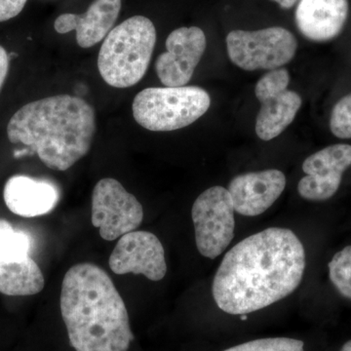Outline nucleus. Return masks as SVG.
Segmentation results:
<instances>
[{
  "mask_svg": "<svg viewBox=\"0 0 351 351\" xmlns=\"http://www.w3.org/2000/svg\"><path fill=\"white\" fill-rule=\"evenodd\" d=\"M348 8V0H300L295 9V24L304 38L325 43L343 31Z\"/></svg>",
  "mask_w": 351,
  "mask_h": 351,
  "instance_id": "dca6fc26",
  "label": "nucleus"
},
{
  "mask_svg": "<svg viewBox=\"0 0 351 351\" xmlns=\"http://www.w3.org/2000/svg\"><path fill=\"white\" fill-rule=\"evenodd\" d=\"M32 239L27 233L0 219V293L11 297L38 294L45 280L31 256Z\"/></svg>",
  "mask_w": 351,
  "mask_h": 351,
  "instance_id": "0eeeda50",
  "label": "nucleus"
},
{
  "mask_svg": "<svg viewBox=\"0 0 351 351\" xmlns=\"http://www.w3.org/2000/svg\"><path fill=\"white\" fill-rule=\"evenodd\" d=\"M156 43V27L144 16H133L113 27L99 53L101 78L115 88L137 84L147 73Z\"/></svg>",
  "mask_w": 351,
  "mask_h": 351,
  "instance_id": "20e7f679",
  "label": "nucleus"
},
{
  "mask_svg": "<svg viewBox=\"0 0 351 351\" xmlns=\"http://www.w3.org/2000/svg\"><path fill=\"white\" fill-rule=\"evenodd\" d=\"M108 265L119 276L142 274L152 281L161 280L167 272L162 243L154 233L144 230H135L120 237Z\"/></svg>",
  "mask_w": 351,
  "mask_h": 351,
  "instance_id": "f8f14e48",
  "label": "nucleus"
},
{
  "mask_svg": "<svg viewBox=\"0 0 351 351\" xmlns=\"http://www.w3.org/2000/svg\"><path fill=\"white\" fill-rule=\"evenodd\" d=\"M121 0H94L82 15L62 14L55 20L54 29L58 34L76 32V43L82 48H90L100 43L119 18Z\"/></svg>",
  "mask_w": 351,
  "mask_h": 351,
  "instance_id": "2eb2a0df",
  "label": "nucleus"
},
{
  "mask_svg": "<svg viewBox=\"0 0 351 351\" xmlns=\"http://www.w3.org/2000/svg\"><path fill=\"white\" fill-rule=\"evenodd\" d=\"M232 198L228 189L213 186L201 193L191 210L196 247L205 258H216L234 237Z\"/></svg>",
  "mask_w": 351,
  "mask_h": 351,
  "instance_id": "6e6552de",
  "label": "nucleus"
},
{
  "mask_svg": "<svg viewBox=\"0 0 351 351\" xmlns=\"http://www.w3.org/2000/svg\"><path fill=\"white\" fill-rule=\"evenodd\" d=\"M330 129L336 137L351 138V93L341 98L332 108Z\"/></svg>",
  "mask_w": 351,
  "mask_h": 351,
  "instance_id": "aec40b11",
  "label": "nucleus"
},
{
  "mask_svg": "<svg viewBox=\"0 0 351 351\" xmlns=\"http://www.w3.org/2000/svg\"><path fill=\"white\" fill-rule=\"evenodd\" d=\"M90 104L71 95H57L27 104L7 125L12 144L27 145L52 170L66 171L86 156L96 133Z\"/></svg>",
  "mask_w": 351,
  "mask_h": 351,
  "instance_id": "7ed1b4c3",
  "label": "nucleus"
},
{
  "mask_svg": "<svg viewBox=\"0 0 351 351\" xmlns=\"http://www.w3.org/2000/svg\"><path fill=\"white\" fill-rule=\"evenodd\" d=\"M223 351H304V343L295 339L267 338L241 343Z\"/></svg>",
  "mask_w": 351,
  "mask_h": 351,
  "instance_id": "6ab92c4d",
  "label": "nucleus"
},
{
  "mask_svg": "<svg viewBox=\"0 0 351 351\" xmlns=\"http://www.w3.org/2000/svg\"><path fill=\"white\" fill-rule=\"evenodd\" d=\"M350 166V145H332L311 154L302 164L306 176L298 184L300 195L311 201L329 199L336 195Z\"/></svg>",
  "mask_w": 351,
  "mask_h": 351,
  "instance_id": "ddd939ff",
  "label": "nucleus"
},
{
  "mask_svg": "<svg viewBox=\"0 0 351 351\" xmlns=\"http://www.w3.org/2000/svg\"><path fill=\"white\" fill-rule=\"evenodd\" d=\"M341 351H351V341H346L343 348H341Z\"/></svg>",
  "mask_w": 351,
  "mask_h": 351,
  "instance_id": "b1692460",
  "label": "nucleus"
},
{
  "mask_svg": "<svg viewBox=\"0 0 351 351\" xmlns=\"http://www.w3.org/2000/svg\"><path fill=\"white\" fill-rule=\"evenodd\" d=\"M27 0H0V23L13 19L22 12Z\"/></svg>",
  "mask_w": 351,
  "mask_h": 351,
  "instance_id": "412c9836",
  "label": "nucleus"
},
{
  "mask_svg": "<svg viewBox=\"0 0 351 351\" xmlns=\"http://www.w3.org/2000/svg\"><path fill=\"white\" fill-rule=\"evenodd\" d=\"M9 71V56L6 50L0 45V90L5 82Z\"/></svg>",
  "mask_w": 351,
  "mask_h": 351,
  "instance_id": "4be33fe9",
  "label": "nucleus"
},
{
  "mask_svg": "<svg viewBox=\"0 0 351 351\" xmlns=\"http://www.w3.org/2000/svg\"><path fill=\"white\" fill-rule=\"evenodd\" d=\"M210 106L209 94L200 87H152L137 94L132 112L137 123L147 130L170 132L191 125Z\"/></svg>",
  "mask_w": 351,
  "mask_h": 351,
  "instance_id": "39448f33",
  "label": "nucleus"
},
{
  "mask_svg": "<svg viewBox=\"0 0 351 351\" xmlns=\"http://www.w3.org/2000/svg\"><path fill=\"white\" fill-rule=\"evenodd\" d=\"M330 280L337 291L351 300V246L346 247L332 257L328 265Z\"/></svg>",
  "mask_w": 351,
  "mask_h": 351,
  "instance_id": "a211bd4d",
  "label": "nucleus"
},
{
  "mask_svg": "<svg viewBox=\"0 0 351 351\" xmlns=\"http://www.w3.org/2000/svg\"><path fill=\"white\" fill-rule=\"evenodd\" d=\"M204 32L197 27H180L166 39V52L156 62L157 76L166 87L188 84L206 49Z\"/></svg>",
  "mask_w": 351,
  "mask_h": 351,
  "instance_id": "9b49d317",
  "label": "nucleus"
},
{
  "mask_svg": "<svg viewBox=\"0 0 351 351\" xmlns=\"http://www.w3.org/2000/svg\"><path fill=\"white\" fill-rule=\"evenodd\" d=\"M228 57L244 71L280 69L290 63L298 49L294 34L281 27L258 31L230 32L226 36Z\"/></svg>",
  "mask_w": 351,
  "mask_h": 351,
  "instance_id": "423d86ee",
  "label": "nucleus"
},
{
  "mask_svg": "<svg viewBox=\"0 0 351 351\" xmlns=\"http://www.w3.org/2000/svg\"><path fill=\"white\" fill-rule=\"evenodd\" d=\"M144 219L142 204L117 180L105 178L92 193V225L101 239L113 241L135 232Z\"/></svg>",
  "mask_w": 351,
  "mask_h": 351,
  "instance_id": "1a4fd4ad",
  "label": "nucleus"
},
{
  "mask_svg": "<svg viewBox=\"0 0 351 351\" xmlns=\"http://www.w3.org/2000/svg\"><path fill=\"white\" fill-rule=\"evenodd\" d=\"M271 1L276 2L281 8L291 9L294 7L300 0H271Z\"/></svg>",
  "mask_w": 351,
  "mask_h": 351,
  "instance_id": "5701e85b",
  "label": "nucleus"
},
{
  "mask_svg": "<svg viewBox=\"0 0 351 351\" xmlns=\"http://www.w3.org/2000/svg\"><path fill=\"white\" fill-rule=\"evenodd\" d=\"M60 306L75 351H128L134 335L125 302L98 265L77 263L66 271Z\"/></svg>",
  "mask_w": 351,
  "mask_h": 351,
  "instance_id": "f03ea898",
  "label": "nucleus"
},
{
  "mask_svg": "<svg viewBox=\"0 0 351 351\" xmlns=\"http://www.w3.org/2000/svg\"><path fill=\"white\" fill-rule=\"evenodd\" d=\"M3 198L12 213L34 218L49 214L56 208L60 191L52 182L17 175L6 182Z\"/></svg>",
  "mask_w": 351,
  "mask_h": 351,
  "instance_id": "f3484780",
  "label": "nucleus"
},
{
  "mask_svg": "<svg viewBox=\"0 0 351 351\" xmlns=\"http://www.w3.org/2000/svg\"><path fill=\"white\" fill-rule=\"evenodd\" d=\"M306 252L291 230L270 228L247 237L226 254L215 276L217 306L233 315L255 313L299 287Z\"/></svg>",
  "mask_w": 351,
  "mask_h": 351,
  "instance_id": "f257e3e1",
  "label": "nucleus"
},
{
  "mask_svg": "<svg viewBox=\"0 0 351 351\" xmlns=\"http://www.w3.org/2000/svg\"><path fill=\"white\" fill-rule=\"evenodd\" d=\"M289 83L287 69L280 68L265 73L256 85V97L262 105L256 120V134L261 140L278 137L302 107L301 96L288 90Z\"/></svg>",
  "mask_w": 351,
  "mask_h": 351,
  "instance_id": "9d476101",
  "label": "nucleus"
},
{
  "mask_svg": "<svg viewBox=\"0 0 351 351\" xmlns=\"http://www.w3.org/2000/svg\"><path fill=\"white\" fill-rule=\"evenodd\" d=\"M286 186V177L276 169L251 172L233 178L228 186L235 212L256 217L274 205Z\"/></svg>",
  "mask_w": 351,
  "mask_h": 351,
  "instance_id": "4468645a",
  "label": "nucleus"
}]
</instances>
